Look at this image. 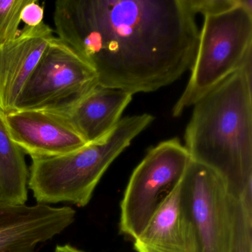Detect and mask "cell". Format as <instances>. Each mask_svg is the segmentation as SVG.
Returning <instances> with one entry per match:
<instances>
[{"instance_id": "cell-1", "label": "cell", "mask_w": 252, "mask_h": 252, "mask_svg": "<svg viewBox=\"0 0 252 252\" xmlns=\"http://www.w3.org/2000/svg\"><path fill=\"white\" fill-rule=\"evenodd\" d=\"M197 14L191 0H60L54 20L59 39L93 66L99 86L134 95L191 69Z\"/></svg>"}, {"instance_id": "cell-2", "label": "cell", "mask_w": 252, "mask_h": 252, "mask_svg": "<svg viewBox=\"0 0 252 252\" xmlns=\"http://www.w3.org/2000/svg\"><path fill=\"white\" fill-rule=\"evenodd\" d=\"M252 69L237 70L194 104L184 135L193 161L215 172L230 195L252 186Z\"/></svg>"}, {"instance_id": "cell-3", "label": "cell", "mask_w": 252, "mask_h": 252, "mask_svg": "<svg viewBox=\"0 0 252 252\" xmlns=\"http://www.w3.org/2000/svg\"><path fill=\"white\" fill-rule=\"evenodd\" d=\"M154 119L147 113L127 116L105 137L80 150L32 159L29 189L35 200L41 204L70 203L86 206L112 163Z\"/></svg>"}, {"instance_id": "cell-4", "label": "cell", "mask_w": 252, "mask_h": 252, "mask_svg": "<svg viewBox=\"0 0 252 252\" xmlns=\"http://www.w3.org/2000/svg\"><path fill=\"white\" fill-rule=\"evenodd\" d=\"M203 16L189 80L172 108L174 117L237 70L252 65V0H231Z\"/></svg>"}, {"instance_id": "cell-5", "label": "cell", "mask_w": 252, "mask_h": 252, "mask_svg": "<svg viewBox=\"0 0 252 252\" xmlns=\"http://www.w3.org/2000/svg\"><path fill=\"white\" fill-rule=\"evenodd\" d=\"M233 201L212 169L191 160L179 188V206L191 252H228Z\"/></svg>"}, {"instance_id": "cell-6", "label": "cell", "mask_w": 252, "mask_h": 252, "mask_svg": "<svg viewBox=\"0 0 252 252\" xmlns=\"http://www.w3.org/2000/svg\"><path fill=\"white\" fill-rule=\"evenodd\" d=\"M191 158L178 138L162 141L135 167L120 205L119 230L135 239L171 191L181 183Z\"/></svg>"}, {"instance_id": "cell-7", "label": "cell", "mask_w": 252, "mask_h": 252, "mask_svg": "<svg viewBox=\"0 0 252 252\" xmlns=\"http://www.w3.org/2000/svg\"><path fill=\"white\" fill-rule=\"evenodd\" d=\"M98 85L93 66L76 50L54 36L23 89L17 110H57Z\"/></svg>"}, {"instance_id": "cell-8", "label": "cell", "mask_w": 252, "mask_h": 252, "mask_svg": "<svg viewBox=\"0 0 252 252\" xmlns=\"http://www.w3.org/2000/svg\"><path fill=\"white\" fill-rule=\"evenodd\" d=\"M2 119L11 141L32 159L68 154L88 144L69 119L55 110H17Z\"/></svg>"}, {"instance_id": "cell-9", "label": "cell", "mask_w": 252, "mask_h": 252, "mask_svg": "<svg viewBox=\"0 0 252 252\" xmlns=\"http://www.w3.org/2000/svg\"><path fill=\"white\" fill-rule=\"evenodd\" d=\"M75 218L70 206L0 202V252H36L38 244L61 234Z\"/></svg>"}, {"instance_id": "cell-10", "label": "cell", "mask_w": 252, "mask_h": 252, "mask_svg": "<svg viewBox=\"0 0 252 252\" xmlns=\"http://www.w3.org/2000/svg\"><path fill=\"white\" fill-rule=\"evenodd\" d=\"M54 37L45 23L25 26L12 42L0 47V115L15 111L29 78Z\"/></svg>"}, {"instance_id": "cell-11", "label": "cell", "mask_w": 252, "mask_h": 252, "mask_svg": "<svg viewBox=\"0 0 252 252\" xmlns=\"http://www.w3.org/2000/svg\"><path fill=\"white\" fill-rule=\"evenodd\" d=\"M132 94L96 85L60 110L76 130L91 144L110 133L120 122Z\"/></svg>"}, {"instance_id": "cell-12", "label": "cell", "mask_w": 252, "mask_h": 252, "mask_svg": "<svg viewBox=\"0 0 252 252\" xmlns=\"http://www.w3.org/2000/svg\"><path fill=\"white\" fill-rule=\"evenodd\" d=\"M180 184L163 200L141 234L134 239L135 252H191L180 211Z\"/></svg>"}, {"instance_id": "cell-13", "label": "cell", "mask_w": 252, "mask_h": 252, "mask_svg": "<svg viewBox=\"0 0 252 252\" xmlns=\"http://www.w3.org/2000/svg\"><path fill=\"white\" fill-rule=\"evenodd\" d=\"M25 153L11 141L0 115V202L26 204L29 169Z\"/></svg>"}, {"instance_id": "cell-14", "label": "cell", "mask_w": 252, "mask_h": 252, "mask_svg": "<svg viewBox=\"0 0 252 252\" xmlns=\"http://www.w3.org/2000/svg\"><path fill=\"white\" fill-rule=\"evenodd\" d=\"M228 252H252V186L234 197Z\"/></svg>"}, {"instance_id": "cell-15", "label": "cell", "mask_w": 252, "mask_h": 252, "mask_svg": "<svg viewBox=\"0 0 252 252\" xmlns=\"http://www.w3.org/2000/svg\"><path fill=\"white\" fill-rule=\"evenodd\" d=\"M29 0H0V47L12 42L20 33L21 14Z\"/></svg>"}, {"instance_id": "cell-16", "label": "cell", "mask_w": 252, "mask_h": 252, "mask_svg": "<svg viewBox=\"0 0 252 252\" xmlns=\"http://www.w3.org/2000/svg\"><path fill=\"white\" fill-rule=\"evenodd\" d=\"M44 8L34 0H29V3L22 11V22L28 27H36L43 23Z\"/></svg>"}, {"instance_id": "cell-17", "label": "cell", "mask_w": 252, "mask_h": 252, "mask_svg": "<svg viewBox=\"0 0 252 252\" xmlns=\"http://www.w3.org/2000/svg\"><path fill=\"white\" fill-rule=\"evenodd\" d=\"M54 252H84L70 245L66 244L63 246H57Z\"/></svg>"}]
</instances>
